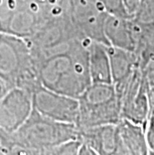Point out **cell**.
Returning a JSON list of instances; mask_svg holds the SVG:
<instances>
[{
    "label": "cell",
    "instance_id": "obj_1",
    "mask_svg": "<svg viewBox=\"0 0 154 155\" xmlns=\"http://www.w3.org/2000/svg\"><path fill=\"white\" fill-rule=\"evenodd\" d=\"M88 41L74 38L45 50H31L42 86L67 96L79 97L91 83Z\"/></svg>",
    "mask_w": 154,
    "mask_h": 155
},
{
    "label": "cell",
    "instance_id": "obj_2",
    "mask_svg": "<svg viewBox=\"0 0 154 155\" xmlns=\"http://www.w3.org/2000/svg\"><path fill=\"white\" fill-rule=\"evenodd\" d=\"M0 79L9 88L32 93L41 85L30 45L25 38L0 32Z\"/></svg>",
    "mask_w": 154,
    "mask_h": 155
},
{
    "label": "cell",
    "instance_id": "obj_3",
    "mask_svg": "<svg viewBox=\"0 0 154 155\" xmlns=\"http://www.w3.org/2000/svg\"><path fill=\"white\" fill-rule=\"evenodd\" d=\"M12 135L16 142L41 151L78 139L79 130L76 124L50 119L32 109L29 117Z\"/></svg>",
    "mask_w": 154,
    "mask_h": 155
},
{
    "label": "cell",
    "instance_id": "obj_4",
    "mask_svg": "<svg viewBox=\"0 0 154 155\" xmlns=\"http://www.w3.org/2000/svg\"><path fill=\"white\" fill-rule=\"evenodd\" d=\"M77 99L78 128L117 124L121 120L120 100L112 83H90Z\"/></svg>",
    "mask_w": 154,
    "mask_h": 155
},
{
    "label": "cell",
    "instance_id": "obj_5",
    "mask_svg": "<svg viewBox=\"0 0 154 155\" xmlns=\"http://www.w3.org/2000/svg\"><path fill=\"white\" fill-rule=\"evenodd\" d=\"M121 105V119L144 127L149 114L148 83L141 67H137L122 85L115 87Z\"/></svg>",
    "mask_w": 154,
    "mask_h": 155
},
{
    "label": "cell",
    "instance_id": "obj_6",
    "mask_svg": "<svg viewBox=\"0 0 154 155\" xmlns=\"http://www.w3.org/2000/svg\"><path fill=\"white\" fill-rule=\"evenodd\" d=\"M68 16L83 38L107 45L104 21L107 13L96 0H68Z\"/></svg>",
    "mask_w": 154,
    "mask_h": 155
},
{
    "label": "cell",
    "instance_id": "obj_7",
    "mask_svg": "<svg viewBox=\"0 0 154 155\" xmlns=\"http://www.w3.org/2000/svg\"><path fill=\"white\" fill-rule=\"evenodd\" d=\"M32 107L50 119L76 124L79 113L77 98L57 93L40 85L31 95Z\"/></svg>",
    "mask_w": 154,
    "mask_h": 155
},
{
    "label": "cell",
    "instance_id": "obj_8",
    "mask_svg": "<svg viewBox=\"0 0 154 155\" xmlns=\"http://www.w3.org/2000/svg\"><path fill=\"white\" fill-rule=\"evenodd\" d=\"M32 109L31 94L12 87L0 98V129L14 132L24 123Z\"/></svg>",
    "mask_w": 154,
    "mask_h": 155
},
{
    "label": "cell",
    "instance_id": "obj_9",
    "mask_svg": "<svg viewBox=\"0 0 154 155\" xmlns=\"http://www.w3.org/2000/svg\"><path fill=\"white\" fill-rule=\"evenodd\" d=\"M78 139L99 155H125L121 147L117 124L78 128Z\"/></svg>",
    "mask_w": 154,
    "mask_h": 155
},
{
    "label": "cell",
    "instance_id": "obj_10",
    "mask_svg": "<svg viewBox=\"0 0 154 155\" xmlns=\"http://www.w3.org/2000/svg\"><path fill=\"white\" fill-rule=\"evenodd\" d=\"M103 30L108 46L135 52L138 26L132 17H119L107 14Z\"/></svg>",
    "mask_w": 154,
    "mask_h": 155
},
{
    "label": "cell",
    "instance_id": "obj_11",
    "mask_svg": "<svg viewBox=\"0 0 154 155\" xmlns=\"http://www.w3.org/2000/svg\"><path fill=\"white\" fill-rule=\"evenodd\" d=\"M87 54L91 83H112L108 45L89 40Z\"/></svg>",
    "mask_w": 154,
    "mask_h": 155
},
{
    "label": "cell",
    "instance_id": "obj_12",
    "mask_svg": "<svg viewBox=\"0 0 154 155\" xmlns=\"http://www.w3.org/2000/svg\"><path fill=\"white\" fill-rule=\"evenodd\" d=\"M121 147L125 155H149L145 130L142 125L121 119L117 123Z\"/></svg>",
    "mask_w": 154,
    "mask_h": 155
},
{
    "label": "cell",
    "instance_id": "obj_13",
    "mask_svg": "<svg viewBox=\"0 0 154 155\" xmlns=\"http://www.w3.org/2000/svg\"><path fill=\"white\" fill-rule=\"evenodd\" d=\"M108 54L114 87L122 85L130 77L132 72L137 67H140L135 52L108 46Z\"/></svg>",
    "mask_w": 154,
    "mask_h": 155
},
{
    "label": "cell",
    "instance_id": "obj_14",
    "mask_svg": "<svg viewBox=\"0 0 154 155\" xmlns=\"http://www.w3.org/2000/svg\"><path fill=\"white\" fill-rule=\"evenodd\" d=\"M138 38L135 54L139 66L143 68L154 58V21L147 24H138Z\"/></svg>",
    "mask_w": 154,
    "mask_h": 155
},
{
    "label": "cell",
    "instance_id": "obj_15",
    "mask_svg": "<svg viewBox=\"0 0 154 155\" xmlns=\"http://www.w3.org/2000/svg\"><path fill=\"white\" fill-rule=\"evenodd\" d=\"M0 144L5 155H40V151H36L16 142L12 132L0 129Z\"/></svg>",
    "mask_w": 154,
    "mask_h": 155
},
{
    "label": "cell",
    "instance_id": "obj_16",
    "mask_svg": "<svg viewBox=\"0 0 154 155\" xmlns=\"http://www.w3.org/2000/svg\"><path fill=\"white\" fill-rule=\"evenodd\" d=\"M132 19L138 24L154 21V0H139Z\"/></svg>",
    "mask_w": 154,
    "mask_h": 155
},
{
    "label": "cell",
    "instance_id": "obj_17",
    "mask_svg": "<svg viewBox=\"0 0 154 155\" xmlns=\"http://www.w3.org/2000/svg\"><path fill=\"white\" fill-rule=\"evenodd\" d=\"M81 142L79 139L71 140L47 149L41 150L40 155H78Z\"/></svg>",
    "mask_w": 154,
    "mask_h": 155
},
{
    "label": "cell",
    "instance_id": "obj_18",
    "mask_svg": "<svg viewBox=\"0 0 154 155\" xmlns=\"http://www.w3.org/2000/svg\"><path fill=\"white\" fill-rule=\"evenodd\" d=\"M102 8L109 15L119 16V17H131L124 0H96Z\"/></svg>",
    "mask_w": 154,
    "mask_h": 155
},
{
    "label": "cell",
    "instance_id": "obj_19",
    "mask_svg": "<svg viewBox=\"0 0 154 155\" xmlns=\"http://www.w3.org/2000/svg\"><path fill=\"white\" fill-rule=\"evenodd\" d=\"M142 70L148 83L154 84V58L142 68Z\"/></svg>",
    "mask_w": 154,
    "mask_h": 155
},
{
    "label": "cell",
    "instance_id": "obj_20",
    "mask_svg": "<svg viewBox=\"0 0 154 155\" xmlns=\"http://www.w3.org/2000/svg\"><path fill=\"white\" fill-rule=\"evenodd\" d=\"M124 3H125L126 8H127V10H128L129 14L131 15V17H132L137 8V5H138V3H139V0H124Z\"/></svg>",
    "mask_w": 154,
    "mask_h": 155
},
{
    "label": "cell",
    "instance_id": "obj_21",
    "mask_svg": "<svg viewBox=\"0 0 154 155\" xmlns=\"http://www.w3.org/2000/svg\"><path fill=\"white\" fill-rule=\"evenodd\" d=\"M78 155H99L96 151H94L92 148H90L88 145L81 143L78 151Z\"/></svg>",
    "mask_w": 154,
    "mask_h": 155
},
{
    "label": "cell",
    "instance_id": "obj_22",
    "mask_svg": "<svg viewBox=\"0 0 154 155\" xmlns=\"http://www.w3.org/2000/svg\"><path fill=\"white\" fill-rule=\"evenodd\" d=\"M9 88L8 87V85L5 83L4 81L2 80V79H0V98H1L3 95H4L6 92H7L9 90Z\"/></svg>",
    "mask_w": 154,
    "mask_h": 155
},
{
    "label": "cell",
    "instance_id": "obj_23",
    "mask_svg": "<svg viewBox=\"0 0 154 155\" xmlns=\"http://www.w3.org/2000/svg\"><path fill=\"white\" fill-rule=\"evenodd\" d=\"M147 119H152V120H154V108L149 111L148 118H147Z\"/></svg>",
    "mask_w": 154,
    "mask_h": 155
},
{
    "label": "cell",
    "instance_id": "obj_24",
    "mask_svg": "<svg viewBox=\"0 0 154 155\" xmlns=\"http://www.w3.org/2000/svg\"><path fill=\"white\" fill-rule=\"evenodd\" d=\"M149 155H154V151H151V150H150V151H149Z\"/></svg>",
    "mask_w": 154,
    "mask_h": 155
}]
</instances>
